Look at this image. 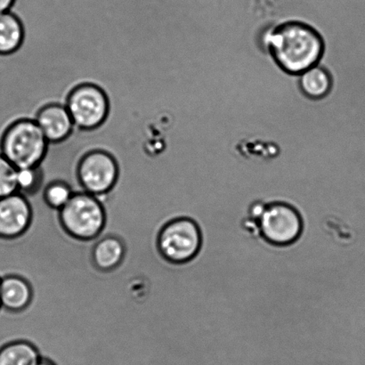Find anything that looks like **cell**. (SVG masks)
I'll return each instance as SVG.
<instances>
[{"label":"cell","instance_id":"obj_17","mask_svg":"<svg viewBox=\"0 0 365 365\" xmlns=\"http://www.w3.org/2000/svg\"><path fill=\"white\" fill-rule=\"evenodd\" d=\"M16 173V168L0 155V199L17 192Z\"/></svg>","mask_w":365,"mask_h":365},{"label":"cell","instance_id":"obj_16","mask_svg":"<svg viewBox=\"0 0 365 365\" xmlns=\"http://www.w3.org/2000/svg\"><path fill=\"white\" fill-rule=\"evenodd\" d=\"M45 175L41 166L18 169L16 173L17 192L26 196L37 195L44 186Z\"/></svg>","mask_w":365,"mask_h":365},{"label":"cell","instance_id":"obj_7","mask_svg":"<svg viewBox=\"0 0 365 365\" xmlns=\"http://www.w3.org/2000/svg\"><path fill=\"white\" fill-rule=\"evenodd\" d=\"M66 106L75 128L93 130L108 117L110 103L106 93L95 84H81L68 96Z\"/></svg>","mask_w":365,"mask_h":365},{"label":"cell","instance_id":"obj_11","mask_svg":"<svg viewBox=\"0 0 365 365\" xmlns=\"http://www.w3.org/2000/svg\"><path fill=\"white\" fill-rule=\"evenodd\" d=\"M125 245L116 236L109 235L100 240L92 250L91 259L96 269L101 272L115 270L123 262Z\"/></svg>","mask_w":365,"mask_h":365},{"label":"cell","instance_id":"obj_13","mask_svg":"<svg viewBox=\"0 0 365 365\" xmlns=\"http://www.w3.org/2000/svg\"><path fill=\"white\" fill-rule=\"evenodd\" d=\"M41 359L37 346L24 339H14L0 349V365H37Z\"/></svg>","mask_w":365,"mask_h":365},{"label":"cell","instance_id":"obj_5","mask_svg":"<svg viewBox=\"0 0 365 365\" xmlns=\"http://www.w3.org/2000/svg\"><path fill=\"white\" fill-rule=\"evenodd\" d=\"M259 235L268 245L289 246L302 235L304 222L295 206L282 200L268 202L257 220Z\"/></svg>","mask_w":365,"mask_h":365},{"label":"cell","instance_id":"obj_19","mask_svg":"<svg viewBox=\"0 0 365 365\" xmlns=\"http://www.w3.org/2000/svg\"><path fill=\"white\" fill-rule=\"evenodd\" d=\"M37 365H57L55 362H53L52 360L48 359H46V357H43L41 361H39Z\"/></svg>","mask_w":365,"mask_h":365},{"label":"cell","instance_id":"obj_3","mask_svg":"<svg viewBox=\"0 0 365 365\" xmlns=\"http://www.w3.org/2000/svg\"><path fill=\"white\" fill-rule=\"evenodd\" d=\"M49 142L35 120H20L3 135L1 155L16 169L41 165Z\"/></svg>","mask_w":365,"mask_h":365},{"label":"cell","instance_id":"obj_18","mask_svg":"<svg viewBox=\"0 0 365 365\" xmlns=\"http://www.w3.org/2000/svg\"><path fill=\"white\" fill-rule=\"evenodd\" d=\"M16 0H0V14L10 12Z\"/></svg>","mask_w":365,"mask_h":365},{"label":"cell","instance_id":"obj_10","mask_svg":"<svg viewBox=\"0 0 365 365\" xmlns=\"http://www.w3.org/2000/svg\"><path fill=\"white\" fill-rule=\"evenodd\" d=\"M34 291L30 282L18 274H11L1 278L0 300L4 309L13 314H21L30 307Z\"/></svg>","mask_w":365,"mask_h":365},{"label":"cell","instance_id":"obj_8","mask_svg":"<svg viewBox=\"0 0 365 365\" xmlns=\"http://www.w3.org/2000/svg\"><path fill=\"white\" fill-rule=\"evenodd\" d=\"M34 212L26 196L16 192L0 199V238L16 241L30 228Z\"/></svg>","mask_w":365,"mask_h":365},{"label":"cell","instance_id":"obj_15","mask_svg":"<svg viewBox=\"0 0 365 365\" xmlns=\"http://www.w3.org/2000/svg\"><path fill=\"white\" fill-rule=\"evenodd\" d=\"M75 192L69 182L52 180L43 188V200L50 209L60 211L73 198Z\"/></svg>","mask_w":365,"mask_h":365},{"label":"cell","instance_id":"obj_2","mask_svg":"<svg viewBox=\"0 0 365 365\" xmlns=\"http://www.w3.org/2000/svg\"><path fill=\"white\" fill-rule=\"evenodd\" d=\"M58 213L63 231L78 241H93L106 227V212L101 199L84 191L75 192Z\"/></svg>","mask_w":365,"mask_h":365},{"label":"cell","instance_id":"obj_9","mask_svg":"<svg viewBox=\"0 0 365 365\" xmlns=\"http://www.w3.org/2000/svg\"><path fill=\"white\" fill-rule=\"evenodd\" d=\"M50 144L66 140L73 134L75 126L66 106L53 103L43 107L35 118Z\"/></svg>","mask_w":365,"mask_h":365},{"label":"cell","instance_id":"obj_4","mask_svg":"<svg viewBox=\"0 0 365 365\" xmlns=\"http://www.w3.org/2000/svg\"><path fill=\"white\" fill-rule=\"evenodd\" d=\"M202 242V229L190 217H176L168 222L157 236L160 255L173 264L191 262L199 255Z\"/></svg>","mask_w":365,"mask_h":365},{"label":"cell","instance_id":"obj_1","mask_svg":"<svg viewBox=\"0 0 365 365\" xmlns=\"http://www.w3.org/2000/svg\"><path fill=\"white\" fill-rule=\"evenodd\" d=\"M264 48L282 71L299 76L320 63L325 42L319 31L306 21H282L264 34Z\"/></svg>","mask_w":365,"mask_h":365},{"label":"cell","instance_id":"obj_12","mask_svg":"<svg viewBox=\"0 0 365 365\" xmlns=\"http://www.w3.org/2000/svg\"><path fill=\"white\" fill-rule=\"evenodd\" d=\"M299 85L300 91L307 98L321 100L330 94L334 78L327 68L318 64L299 75Z\"/></svg>","mask_w":365,"mask_h":365},{"label":"cell","instance_id":"obj_6","mask_svg":"<svg viewBox=\"0 0 365 365\" xmlns=\"http://www.w3.org/2000/svg\"><path fill=\"white\" fill-rule=\"evenodd\" d=\"M76 178L81 191L101 199L109 195L119 182V164L108 152L95 150L82 157L78 164Z\"/></svg>","mask_w":365,"mask_h":365},{"label":"cell","instance_id":"obj_14","mask_svg":"<svg viewBox=\"0 0 365 365\" xmlns=\"http://www.w3.org/2000/svg\"><path fill=\"white\" fill-rule=\"evenodd\" d=\"M24 29L21 20L11 12L0 14V55H10L23 44Z\"/></svg>","mask_w":365,"mask_h":365},{"label":"cell","instance_id":"obj_20","mask_svg":"<svg viewBox=\"0 0 365 365\" xmlns=\"http://www.w3.org/2000/svg\"><path fill=\"white\" fill-rule=\"evenodd\" d=\"M0 282H1V278H0ZM0 309H1V300H0Z\"/></svg>","mask_w":365,"mask_h":365}]
</instances>
